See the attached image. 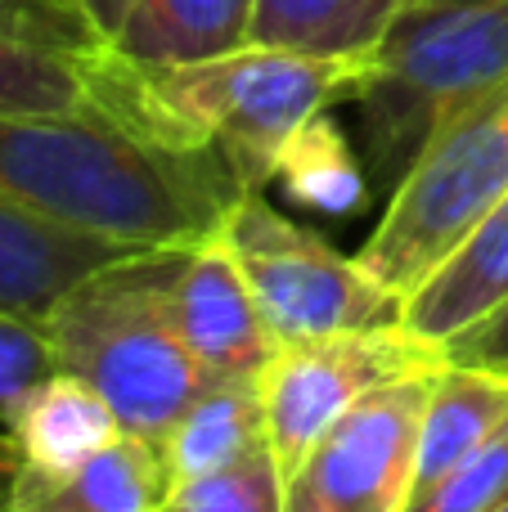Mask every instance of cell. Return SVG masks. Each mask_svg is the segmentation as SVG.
<instances>
[{"label":"cell","instance_id":"6da1fadb","mask_svg":"<svg viewBox=\"0 0 508 512\" xmlns=\"http://www.w3.org/2000/svg\"><path fill=\"white\" fill-rule=\"evenodd\" d=\"M243 194L216 149L185 153L99 108L0 113V198L126 248H194Z\"/></svg>","mask_w":508,"mask_h":512},{"label":"cell","instance_id":"7a4b0ae2","mask_svg":"<svg viewBox=\"0 0 508 512\" xmlns=\"http://www.w3.org/2000/svg\"><path fill=\"white\" fill-rule=\"evenodd\" d=\"M369 59L239 45L198 63H126L108 50L86 59L90 108L167 149H216L243 189H266L284 144L311 117L351 104Z\"/></svg>","mask_w":508,"mask_h":512},{"label":"cell","instance_id":"3957f363","mask_svg":"<svg viewBox=\"0 0 508 512\" xmlns=\"http://www.w3.org/2000/svg\"><path fill=\"white\" fill-rule=\"evenodd\" d=\"M185 248H140L77 279L41 315L54 369L113 405L126 432L162 441L180 409L207 387L176 315Z\"/></svg>","mask_w":508,"mask_h":512},{"label":"cell","instance_id":"277c9868","mask_svg":"<svg viewBox=\"0 0 508 512\" xmlns=\"http://www.w3.org/2000/svg\"><path fill=\"white\" fill-rule=\"evenodd\" d=\"M508 77V0L410 5L360 81V158L374 198H392L432 135Z\"/></svg>","mask_w":508,"mask_h":512},{"label":"cell","instance_id":"5b68a950","mask_svg":"<svg viewBox=\"0 0 508 512\" xmlns=\"http://www.w3.org/2000/svg\"><path fill=\"white\" fill-rule=\"evenodd\" d=\"M508 194V77L459 108L392 189L360 248L378 283L410 297Z\"/></svg>","mask_w":508,"mask_h":512},{"label":"cell","instance_id":"8992f818","mask_svg":"<svg viewBox=\"0 0 508 512\" xmlns=\"http://www.w3.org/2000/svg\"><path fill=\"white\" fill-rule=\"evenodd\" d=\"M216 239L243 270L279 346L405 324V297L378 283L360 256L338 252L311 225L279 212L266 189H243L225 207Z\"/></svg>","mask_w":508,"mask_h":512},{"label":"cell","instance_id":"52a82bcc","mask_svg":"<svg viewBox=\"0 0 508 512\" xmlns=\"http://www.w3.org/2000/svg\"><path fill=\"white\" fill-rule=\"evenodd\" d=\"M446 364V351L414 333L410 324L387 328H351V333L288 342L266 364L257 391L266 409L270 454L288 477L302 472L320 436L347 414L356 400L387 382L437 373Z\"/></svg>","mask_w":508,"mask_h":512},{"label":"cell","instance_id":"ba28073f","mask_svg":"<svg viewBox=\"0 0 508 512\" xmlns=\"http://www.w3.org/2000/svg\"><path fill=\"white\" fill-rule=\"evenodd\" d=\"M432 378L414 373L369 391L320 436L302 477L333 512H405Z\"/></svg>","mask_w":508,"mask_h":512},{"label":"cell","instance_id":"9c48e42d","mask_svg":"<svg viewBox=\"0 0 508 512\" xmlns=\"http://www.w3.org/2000/svg\"><path fill=\"white\" fill-rule=\"evenodd\" d=\"M176 315L189 351L212 382H261L279 351V337L270 333L248 279L216 234L180 256Z\"/></svg>","mask_w":508,"mask_h":512},{"label":"cell","instance_id":"30bf717a","mask_svg":"<svg viewBox=\"0 0 508 512\" xmlns=\"http://www.w3.org/2000/svg\"><path fill=\"white\" fill-rule=\"evenodd\" d=\"M171 472L162 445L122 432L72 472L23 468L9 512H167Z\"/></svg>","mask_w":508,"mask_h":512},{"label":"cell","instance_id":"8fae6325","mask_svg":"<svg viewBox=\"0 0 508 512\" xmlns=\"http://www.w3.org/2000/svg\"><path fill=\"white\" fill-rule=\"evenodd\" d=\"M504 301H508V194L441 261V270L405 297V324L446 351L459 333L477 328Z\"/></svg>","mask_w":508,"mask_h":512},{"label":"cell","instance_id":"7c38bea8","mask_svg":"<svg viewBox=\"0 0 508 512\" xmlns=\"http://www.w3.org/2000/svg\"><path fill=\"white\" fill-rule=\"evenodd\" d=\"M126 252L140 248L63 230V225L41 221V216L14 207L9 198H0V306L9 310L41 319L77 279Z\"/></svg>","mask_w":508,"mask_h":512},{"label":"cell","instance_id":"4fadbf2b","mask_svg":"<svg viewBox=\"0 0 508 512\" xmlns=\"http://www.w3.org/2000/svg\"><path fill=\"white\" fill-rule=\"evenodd\" d=\"M5 432L23 454V468L72 472L86 459H95L104 445H113L126 427L95 387L54 369L18 400Z\"/></svg>","mask_w":508,"mask_h":512},{"label":"cell","instance_id":"5bb4252c","mask_svg":"<svg viewBox=\"0 0 508 512\" xmlns=\"http://www.w3.org/2000/svg\"><path fill=\"white\" fill-rule=\"evenodd\" d=\"M504 418H508V369L450 360L446 355V364H441L437 378H432L428 409H423L414 495H423V490L437 486L455 463H464Z\"/></svg>","mask_w":508,"mask_h":512},{"label":"cell","instance_id":"9a60e30c","mask_svg":"<svg viewBox=\"0 0 508 512\" xmlns=\"http://www.w3.org/2000/svg\"><path fill=\"white\" fill-rule=\"evenodd\" d=\"M158 445L162 459H167L171 486L270 454L266 409H261L257 382H207L180 409V418L167 427V436Z\"/></svg>","mask_w":508,"mask_h":512},{"label":"cell","instance_id":"2e32d148","mask_svg":"<svg viewBox=\"0 0 508 512\" xmlns=\"http://www.w3.org/2000/svg\"><path fill=\"white\" fill-rule=\"evenodd\" d=\"M252 41V0H140L104 45L126 63H198Z\"/></svg>","mask_w":508,"mask_h":512},{"label":"cell","instance_id":"e0dca14e","mask_svg":"<svg viewBox=\"0 0 508 512\" xmlns=\"http://www.w3.org/2000/svg\"><path fill=\"white\" fill-rule=\"evenodd\" d=\"M414 0H252V41L320 59H369Z\"/></svg>","mask_w":508,"mask_h":512},{"label":"cell","instance_id":"ac0fdd59","mask_svg":"<svg viewBox=\"0 0 508 512\" xmlns=\"http://www.w3.org/2000/svg\"><path fill=\"white\" fill-rule=\"evenodd\" d=\"M270 185H279L288 194V203L306 207L320 216H356L369 207L374 185L360 149L351 144V135L333 122V113H320L284 144L275 162Z\"/></svg>","mask_w":508,"mask_h":512},{"label":"cell","instance_id":"d6986e66","mask_svg":"<svg viewBox=\"0 0 508 512\" xmlns=\"http://www.w3.org/2000/svg\"><path fill=\"white\" fill-rule=\"evenodd\" d=\"M90 54L41 50L0 36V113H68L90 104Z\"/></svg>","mask_w":508,"mask_h":512},{"label":"cell","instance_id":"ffe728a7","mask_svg":"<svg viewBox=\"0 0 508 512\" xmlns=\"http://www.w3.org/2000/svg\"><path fill=\"white\" fill-rule=\"evenodd\" d=\"M288 472L275 454L230 463L203 477L176 481L167 495V512H284Z\"/></svg>","mask_w":508,"mask_h":512},{"label":"cell","instance_id":"44dd1931","mask_svg":"<svg viewBox=\"0 0 508 512\" xmlns=\"http://www.w3.org/2000/svg\"><path fill=\"white\" fill-rule=\"evenodd\" d=\"M500 504H508V418L405 512H495Z\"/></svg>","mask_w":508,"mask_h":512},{"label":"cell","instance_id":"7402d4cb","mask_svg":"<svg viewBox=\"0 0 508 512\" xmlns=\"http://www.w3.org/2000/svg\"><path fill=\"white\" fill-rule=\"evenodd\" d=\"M0 36L63 54L104 50L81 0H0Z\"/></svg>","mask_w":508,"mask_h":512},{"label":"cell","instance_id":"603a6c76","mask_svg":"<svg viewBox=\"0 0 508 512\" xmlns=\"http://www.w3.org/2000/svg\"><path fill=\"white\" fill-rule=\"evenodd\" d=\"M54 373V351L36 315L0 306V432L14 418L18 400Z\"/></svg>","mask_w":508,"mask_h":512},{"label":"cell","instance_id":"cb8c5ba5","mask_svg":"<svg viewBox=\"0 0 508 512\" xmlns=\"http://www.w3.org/2000/svg\"><path fill=\"white\" fill-rule=\"evenodd\" d=\"M450 360H468V364H495V369H508V301L495 315H486L477 328L459 333L455 342L446 346Z\"/></svg>","mask_w":508,"mask_h":512},{"label":"cell","instance_id":"d4e9b609","mask_svg":"<svg viewBox=\"0 0 508 512\" xmlns=\"http://www.w3.org/2000/svg\"><path fill=\"white\" fill-rule=\"evenodd\" d=\"M135 5H140V0H81V9H86V18L95 23V32H99L104 45L122 32V23L131 18Z\"/></svg>","mask_w":508,"mask_h":512},{"label":"cell","instance_id":"484cf974","mask_svg":"<svg viewBox=\"0 0 508 512\" xmlns=\"http://www.w3.org/2000/svg\"><path fill=\"white\" fill-rule=\"evenodd\" d=\"M18 472H23V454L9 441V432H0V512H9V504H14Z\"/></svg>","mask_w":508,"mask_h":512},{"label":"cell","instance_id":"4316f807","mask_svg":"<svg viewBox=\"0 0 508 512\" xmlns=\"http://www.w3.org/2000/svg\"><path fill=\"white\" fill-rule=\"evenodd\" d=\"M284 512H333V508L324 504V499L311 490V481L297 472V477H288V504H284Z\"/></svg>","mask_w":508,"mask_h":512},{"label":"cell","instance_id":"83f0119b","mask_svg":"<svg viewBox=\"0 0 508 512\" xmlns=\"http://www.w3.org/2000/svg\"><path fill=\"white\" fill-rule=\"evenodd\" d=\"M414 5H482V0H414Z\"/></svg>","mask_w":508,"mask_h":512},{"label":"cell","instance_id":"f1b7e54d","mask_svg":"<svg viewBox=\"0 0 508 512\" xmlns=\"http://www.w3.org/2000/svg\"><path fill=\"white\" fill-rule=\"evenodd\" d=\"M495 512H508V504H500V508H495Z\"/></svg>","mask_w":508,"mask_h":512}]
</instances>
